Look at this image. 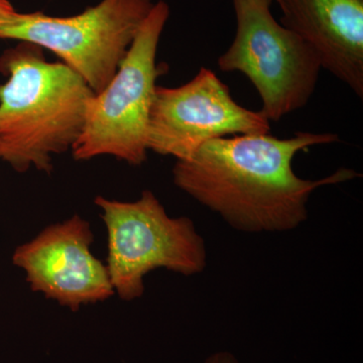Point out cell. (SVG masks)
<instances>
[{"instance_id": "cell-1", "label": "cell", "mask_w": 363, "mask_h": 363, "mask_svg": "<svg viewBox=\"0 0 363 363\" xmlns=\"http://www.w3.org/2000/svg\"><path fill=\"white\" fill-rule=\"evenodd\" d=\"M339 142L335 133H269L233 135L210 140L192 157L177 161V187L245 233H285L308 218L307 204L318 188L357 178L340 169L320 180L296 175L293 161L315 145Z\"/></svg>"}, {"instance_id": "cell-2", "label": "cell", "mask_w": 363, "mask_h": 363, "mask_svg": "<svg viewBox=\"0 0 363 363\" xmlns=\"http://www.w3.org/2000/svg\"><path fill=\"white\" fill-rule=\"evenodd\" d=\"M0 161L18 172L50 173L52 159L73 149L82 133L86 107L94 94L62 62H48L28 43L0 58Z\"/></svg>"}, {"instance_id": "cell-3", "label": "cell", "mask_w": 363, "mask_h": 363, "mask_svg": "<svg viewBox=\"0 0 363 363\" xmlns=\"http://www.w3.org/2000/svg\"><path fill=\"white\" fill-rule=\"evenodd\" d=\"M169 16L166 2L154 4L116 75L90 98L74 159L111 156L133 166L147 161L150 109L162 72L157 47Z\"/></svg>"}, {"instance_id": "cell-4", "label": "cell", "mask_w": 363, "mask_h": 363, "mask_svg": "<svg viewBox=\"0 0 363 363\" xmlns=\"http://www.w3.org/2000/svg\"><path fill=\"white\" fill-rule=\"evenodd\" d=\"M95 204L107 230V269L123 300L142 297L145 277L154 269L193 276L206 267V245L193 221L169 216L152 191L133 202L98 196Z\"/></svg>"}, {"instance_id": "cell-5", "label": "cell", "mask_w": 363, "mask_h": 363, "mask_svg": "<svg viewBox=\"0 0 363 363\" xmlns=\"http://www.w3.org/2000/svg\"><path fill=\"white\" fill-rule=\"evenodd\" d=\"M236 30L217 61L225 73L240 72L255 86L269 121L303 108L316 89L322 66L297 33L274 18L272 0H231Z\"/></svg>"}, {"instance_id": "cell-6", "label": "cell", "mask_w": 363, "mask_h": 363, "mask_svg": "<svg viewBox=\"0 0 363 363\" xmlns=\"http://www.w3.org/2000/svg\"><path fill=\"white\" fill-rule=\"evenodd\" d=\"M154 4L152 0H102L67 18L18 13L0 26V39L54 52L96 94L116 75Z\"/></svg>"}, {"instance_id": "cell-7", "label": "cell", "mask_w": 363, "mask_h": 363, "mask_svg": "<svg viewBox=\"0 0 363 363\" xmlns=\"http://www.w3.org/2000/svg\"><path fill=\"white\" fill-rule=\"evenodd\" d=\"M262 111L241 106L228 86L202 67L192 80L175 88L157 86L150 109L149 150L183 161L210 140L269 133Z\"/></svg>"}, {"instance_id": "cell-8", "label": "cell", "mask_w": 363, "mask_h": 363, "mask_svg": "<svg viewBox=\"0 0 363 363\" xmlns=\"http://www.w3.org/2000/svg\"><path fill=\"white\" fill-rule=\"evenodd\" d=\"M92 243L90 224L74 215L20 245L13 262L25 272L33 291L75 311L116 294L106 264L91 250Z\"/></svg>"}, {"instance_id": "cell-9", "label": "cell", "mask_w": 363, "mask_h": 363, "mask_svg": "<svg viewBox=\"0 0 363 363\" xmlns=\"http://www.w3.org/2000/svg\"><path fill=\"white\" fill-rule=\"evenodd\" d=\"M281 23L311 45L322 69L363 98V0H276Z\"/></svg>"}, {"instance_id": "cell-10", "label": "cell", "mask_w": 363, "mask_h": 363, "mask_svg": "<svg viewBox=\"0 0 363 363\" xmlns=\"http://www.w3.org/2000/svg\"><path fill=\"white\" fill-rule=\"evenodd\" d=\"M18 13L7 0H0V26L11 23L16 18Z\"/></svg>"}, {"instance_id": "cell-11", "label": "cell", "mask_w": 363, "mask_h": 363, "mask_svg": "<svg viewBox=\"0 0 363 363\" xmlns=\"http://www.w3.org/2000/svg\"><path fill=\"white\" fill-rule=\"evenodd\" d=\"M205 363H240L238 358L234 357L233 353L229 351H218L210 355L205 360Z\"/></svg>"}]
</instances>
